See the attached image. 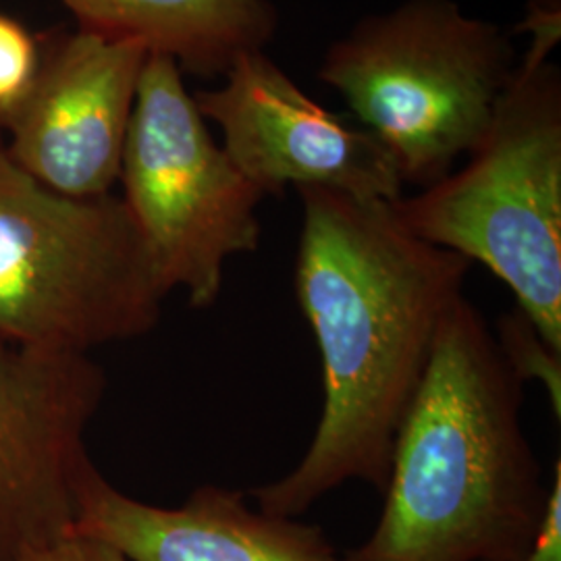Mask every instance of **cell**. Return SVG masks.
<instances>
[{"mask_svg": "<svg viewBox=\"0 0 561 561\" xmlns=\"http://www.w3.org/2000/svg\"><path fill=\"white\" fill-rule=\"evenodd\" d=\"M13 561H127L111 545L81 535L76 528L23 547Z\"/></svg>", "mask_w": 561, "mask_h": 561, "instance_id": "cell-14", "label": "cell"}, {"mask_svg": "<svg viewBox=\"0 0 561 561\" xmlns=\"http://www.w3.org/2000/svg\"><path fill=\"white\" fill-rule=\"evenodd\" d=\"M73 528L127 561H341L321 526L252 510L236 489L202 484L180 507H159L125 495L94 463Z\"/></svg>", "mask_w": 561, "mask_h": 561, "instance_id": "cell-10", "label": "cell"}, {"mask_svg": "<svg viewBox=\"0 0 561 561\" xmlns=\"http://www.w3.org/2000/svg\"><path fill=\"white\" fill-rule=\"evenodd\" d=\"M522 403L524 382L461 296L398 428L381 518L341 561L524 558L549 486L522 426Z\"/></svg>", "mask_w": 561, "mask_h": 561, "instance_id": "cell-2", "label": "cell"}, {"mask_svg": "<svg viewBox=\"0 0 561 561\" xmlns=\"http://www.w3.org/2000/svg\"><path fill=\"white\" fill-rule=\"evenodd\" d=\"M518 30L530 34L528 57L549 59L561 38V0H530Z\"/></svg>", "mask_w": 561, "mask_h": 561, "instance_id": "cell-15", "label": "cell"}, {"mask_svg": "<svg viewBox=\"0 0 561 561\" xmlns=\"http://www.w3.org/2000/svg\"><path fill=\"white\" fill-rule=\"evenodd\" d=\"M416 238L481 262L561 352V73L524 55L468 162L391 202Z\"/></svg>", "mask_w": 561, "mask_h": 561, "instance_id": "cell-3", "label": "cell"}, {"mask_svg": "<svg viewBox=\"0 0 561 561\" xmlns=\"http://www.w3.org/2000/svg\"><path fill=\"white\" fill-rule=\"evenodd\" d=\"M510 32L456 0H403L366 15L324 53L319 78L428 187L481 144L516 69Z\"/></svg>", "mask_w": 561, "mask_h": 561, "instance_id": "cell-4", "label": "cell"}, {"mask_svg": "<svg viewBox=\"0 0 561 561\" xmlns=\"http://www.w3.org/2000/svg\"><path fill=\"white\" fill-rule=\"evenodd\" d=\"M154 266L125 202L65 196L0 136V340L55 354L138 340L161 321Z\"/></svg>", "mask_w": 561, "mask_h": 561, "instance_id": "cell-5", "label": "cell"}, {"mask_svg": "<svg viewBox=\"0 0 561 561\" xmlns=\"http://www.w3.org/2000/svg\"><path fill=\"white\" fill-rule=\"evenodd\" d=\"M83 30L144 42L181 71L225 76L243 53L264 50L279 27L273 0H60Z\"/></svg>", "mask_w": 561, "mask_h": 561, "instance_id": "cell-11", "label": "cell"}, {"mask_svg": "<svg viewBox=\"0 0 561 561\" xmlns=\"http://www.w3.org/2000/svg\"><path fill=\"white\" fill-rule=\"evenodd\" d=\"M148 55L144 42L83 27L57 36L23 99L0 119L9 157L65 196L113 194Z\"/></svg>", "mask_w": 561, "mask_h": 561, "instance_id": "cell-8", "label": "cell"}, {"mask_svg": "<svg viewBox=\"0 0 561 561\" xmlns=\"http://www.w3.org/2000/svg\"><path fill=\"white\" fill-rule=\"evenodd\" d=\"M42 50L20 21L0 13V119L23 99L38 73Z\"/></svg>", "mask_w": 561, "mask_h": 561, "instance_id": "cell-13", "label": "cell"}, {"mask_svg": "<svg viewBox=\"0 0 561 561\" xmlns=\"http://www.w3.org/2000/svg\"><path fill=\"white\" fill-rule=\"evenodd\" d=\"M106 393L90 354H55L0 340V561L76 522L85 433Z\"/></svg>", "mask_w": 561, "mask_h": 561, "instance_id": "cell-7", "label": "cell"}, {"mask_svg": "<svg viewBox=\"0 0 561 561\" xmlns=\"http://www.w3.org/2000/svg\"><path fill=\"white\" fill-rule=\"evenodd\" d=\"M119 181L162 294L213 306L227 261L261 245L264 194L210 136L180 65L161 53L141 71Z\"/></svg>", "mask_w": 561, "mask_h": 561, "instance_id": "cell-6", "label": "cell"}, {"mask_svg": "<svg viewBox=\"0 0 561 561\" xmlns=\"http://www.w3.org/2000/svg\"><path fill=\"white\" fill-rule=\"evenodd\" d=\"M196 106L222 131V150L264 196L319 185L358 198L396 202L403 181L387 146L312 101L264 50L243 53L225 83Z\"/></svg>", "mask_w": 561, "mask_h": 561, "instance_id": "cell-9", "label": "cell"}, {"mask_svg": "<svg viewBox=\"0 0 561 561\" xmlns=\"http://www.w3.org/2000/svg\"><path fill=\"white\" fill-rule=\"evenodd\" d=\"M518 561H561V461H556L539 535Z\"/></svg>", "mask_w": 561, "mask_h": 561, "instance_id": "cell-16", "label": "cell"}, {"mask_svg": "<svg viewBox=\"0 0 561 561\" xmlns=\"http://www.w3.org/2000/svg\"><path fill=\"white\" fill-rule=\"evenodd\" d=\"M296 296L319 345L322 410L300 463L250 491L300 518L347 481L385 491L391 449L470 261L416 238L391 202L301 185Z\"/></svg>", "mask_w": 561, "mask_h": 561, "instance_id": "cell-1", "label": "cell"}, {"mask_svg": "<svg viewBox=\"0 0 561 561\" xmlns=\"http://www.w3.org/2000/svg\"><path fill=\"white\" fill-rule=\"evenodd\" d=\"M497 347L510 370L526 381H539L551 401L553 414L561 416V352L551 347L541 331L520 312H507L497 322Z\"/></svg>", "mask_w": 561, "mask_h": 561, "instance_id": "cell-12", "label": "cell"}]
</instances>
